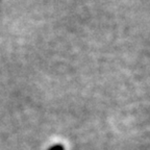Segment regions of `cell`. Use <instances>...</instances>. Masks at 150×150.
<instances>
[{
    "label": "cell",
    "mask_w": 150,
    "mask_h": 150,
    "mask_svg": "<svg viewBox=\"0 0 150 150\" xmlns=\"http://www.w3.org/2000/svg\"><path fill=\"white\" fill-rule=\"evenodd\" d=\"M49 150H65V148H64V146H63V145L59 144V145H54V146H52L51 148H49Z\"/></svg>",
    "instance_id": "cell-1"
}]
</instances>
